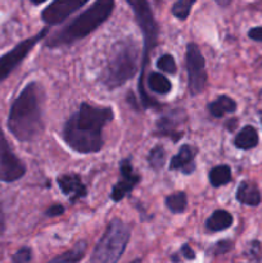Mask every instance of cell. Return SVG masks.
I'll return each instance as SVG.
<instances>
[{
  "mask_svg": "<svg viewBox=\"0 0 262 263\" xmlns=\"http://www.w3.org/2000/svg\"><path fill=\"white\" fill-rule=\"evenodd\" d=\"M113 120L112 108L82 103L79 110L67 120L63 139L77 153H97L103 148V128Z\"/></svg>",
  "mask_w": 262,
  "mask_h": 263,
  "instance_id": "cell-1",
  "label": "cell"
},
{
  "mask_svg": "<svg viewBox=\"0 0 262 263\" xmlns=\"http://www.w3.org/2000/svg\"><path fill=\"white\" fill-rule=\"evenodd\" d=\"M43 90L38 82L23 87L13 102L8 116V128L17 140L31 141L44 130Z\"/></svg>",
  "mask_w": 262,
  "mask_h": 263,
  "instance_id": "cell-2",
  "label": "cell"
},
{
  "mask_svg": "<svg viewBox=\"0 0 262 263\" xmlns=\"http://www.w3.org/2000/svg\"><path fill=\"white\" fill-rule=\"evenodd\" d=\"M113 8H115L113 0H98L66 27L62 28L59 32L54 33L45 45L48 48H59V46L71 45L86 37L108 20V17L112 14Z\"/></svg>",
  "mask_w": 262,
  "mask_h": 263,
  "instance_id": "cell-3",
  "label": "cell"
},
{
  "mask_svg": "<svg viewBox=\"0 0 262 263\" xmlns=\"http://www.w3.org/2000/svg\"><path fill=\"white\" fill-rule=\"evenodd\" d=\"M139 67V48L131 39L116 43L103 73V84L108 89H117L135 76Z\"/></svg>",
  "mask_w": 262,
  "mask_h": 263,
  "instance_id": "cell-4",
  "label": "cell"
},
{
  "mask_svg": "<svg viewBox=\"0 0 262 263\" xmlns=\"http://www.w3.org/2000/svg\"><path fill=\"white\" fill-rule=\"evenodd\" d=\"M128 5L134 9L135 18L138 25L140 26L144 36V55L141 62V72L140 79H139V94H140L141 105L144 108H154L159 107L157 100L149 97L144 89V82H145V68L148 64V57L152 49L154 48L157 43V35H158V26H157L154 15L152 13L151 7L145 0H127Z\"/></svg>",
  "mask_w": 262,
  "mask_h": 263,
  "instance_id": "cell-5",
  "label": "cell"
},
{
  "mask_svg": "<svg viewBox=\"0 0 262 263\" xmlns=\"http://www.w3.org/2000/svg\"><path fill=\"white\" fill-rule=\"evenodd\" d=\"M131 229L120 218H113L92 251L91 263H117L127 247Z\"/></svg>",
  "mask_w": 262,
  "mask_h": 263,
  "instance_id": "cell-6",
  "label": "cell"
},
{
  "mask_svg": "<svg viewBox=\"0 0 262 263\" xmlns=\"http://www.w3.org/2000/svg\"><path fill=\"white\" fill-rule=\"evenodd\" d=\"M204 57L197 44L189 43L186 46V69L189 80V90L192 95H198L204 90L207 82Z\"/></svg>",
  "mask_w": 262,
  "mask_h": 263,
  "instance_id": "cell-7",
  "label": "cell"
},
{
  "mask_svg": "<svg viewBox=\"0 0 262 263\" xmlns=\"http://www.w3.org/2000/svg\"><path fill=\"white\" fill-rule=\"evenodd\" d=\"M48 33V30L44 28L41 30L40 33L32 36L30 39H26L22 43H20L18 45H15L12 50L8 51L7 54L0 57V82L4 81L21 63H22L23 59L30 54V51L32 50L33 46L44 37V36Z\"/></svg>",
  "mask_w": 262,
  "mask_h": 263,
  "instance_id": "cell-8",
  "label": "cell"
},
{
  "mask_svg": "<svg viewBox=\"0 0 262 263\" xmlns=\"http://www.w3.org/2000/svg\"><path fill=\"white\" fill-rule=\"evenodd\" d=\"M26 174L23 162L13 153L9 143L0 128V181L14 182Z\"/></svg>",
  "mask_w": 262,
  "mask_h": 263,
  "instance_id": "cell-9",
  "label": "cell"
},
{
  "mask_svg": "<svg viewBox=\"0 0 262 263\" xmlns=\"http://www.w3.org/2000/svg\"><path fill=\"white\" fill-rule=\"evenodd\" d=\"M86 0H57L49 4L41 13V18L48 25H58L67 17L86 4Z\"/></svg>",
  "mask_w": 262,
  "mask_h": 263,
  "instance_id": "cell-10",
  "label": "cell"
},
{
  "mask_svg": "<svg viewBox=\"0 0 262 263\" xmlns=\"http://www.w3.org/2000/svg\"><path fill=\"white\" fill-rule=\"evenodd\" d=\"M120 171L121 175H122V179L113 186L112 194H110V198H112L115 202L122 200L126 195L130 194V193L133 192L135 185L140 181V176L134 171L130 159H123V161L121 162Z\"/></svg>",
  "mask_w": 262,
  "mask_h": 263,
  "instance_id": "cell-11",
  "label": "cell"
},
{
  "mask_svg": "<svg viewBox=\"0 0 262 263\" xmlns=\"http://www.w3.org/2000/svg\"><path fill=\"white\" fill-rule=\"evenodd\" d=\"M57 182H58L59 189L62 190L64 195L69 198L72 202H74L79 198L86 197L87 190L85 187V185L82 184L81 177L76 174H67L62 175L57 179Z\"/></svg>",
  "mask_w": 262,
  "mask_h": 263,
  "instance_id": "cell-12",
  "label": "cell"
},
{
  "mask_svg": "<svg viewBox=\"0 0 262 263\" xmlns=\"http://www.w3.org/2000/svg\"><path fill=\"white\" fill-rule=\"evenodd\" d=\"M194 151L190 145H182L179 153L170 162V170H180L184 174L189 175L195 170Z\"/></svg>",
  "mask_w": 262,
  "mask_h": 263,
  "instance_id": "cell-13",
  "label": "cell"
},
{
  "mask_svg": "<svg viewBox=\"0 0 262 263\" xmlns=\"http://www.w3.org/2000/svg\"><path fill=\"white\" fill-rule=\"evenodd\" d=\"M236 199L241 204L256 207V205L261 203V193H259L256 184L249 181H243L240 182L238 190H236Z\"/></svg>",
  "mask_w": 262,
  "mask_h": 263,
  "instance_id": "cell-14",
  "label": "cell"
},
{
  "mask_svg": "<svg viewBox=\"0 0 262 263\" xmlns=\"http://www.w3.org/2000/svg\"><path fill=\"white\" fill-rule=\"evenodd\" d=\"M179 123L172 116L169 117H161L157 121V131L156 134L159 136H169L174 141H177L184 134L177 128Z\"/></svg>",
  "mask_w": 262,
  "mask_h": 263,
  "instance_id": "cell-15",
  "label": "cell"
},
{
  "mask_svg": "<svg viewBox=\"0 0 262 263\" xmlns=\"http://www.w3.org/2000/svg\"><path fill=\"white\" fill-rule=\"evenodd\" d=\"M257 144H258V134H257L256 128L252 126H246L244 128H241L240 133L235 136V140H234V145L243 151L256 148Z\"/></svg>",
  "mask_w": 262,
  "mask_h": 263,
  "instance_id": "cell-16",
  "label": "cell"
},
{
  "mask_svg": "<svg viewBox=\"0 0 262 263\" xmlns=\"http://www.w3.org/2000/svg\"><path fill=\"white\" fill-rule=\"evenodd\" d=\"M233 225V216L223 210H217L210 216L205 226L210 231H222Z\"/></svg>",
  "mask_w": 262,
  "mask_h": 263,
  "instance_id": "cell-17",
  "label": "cell"
},
{
  "mask_svg": "<svg viewBox=\"0 0 262 263\" xmlns=\"http://www.w3.org/2000/svg\"><path fill=\"white\" fill-rule=\"evenodd\" d=\"M86 241H79L73 248L64 252V253L59 254V256H57L55 258H53L48 263H79L82 258H84L85 253H86Z\"/></svg>",
  "mask_w": 262,
  "mask_h": 263,
  "instance_id": "cell-18",
  "label": "cell"
},
{
  "mask_svg": "<svg viewBox=\"0 0 262 263\" xmlns=\"http://www.w3.org/2000/svg\"><path fill=\"white\" fill-rule=\"evenodd\" d=\"M210 113L213 117H222L225 113H234L236 110V103L226 95H221L215 102H211L208 105Z\"/></svg>",
  "mask_w": 262,
  "mask_h": 263,
  "instance_id": "cell-19",
  "label": "cell"
},
{
  "mask_svg": "<svg viewBox=\"0 0 262 263\" xmlns=\"http://www.w3.org/2000/svg\"><path fill=\"white\" fill-rule=\"evenodd\" d=\"M231 181V170L226 164L213 167L210 171V182L213 187H220Z\"/></svg>",
  "mask_w": 262,
  "mask_h": 263,
  "instance_id": "cell-20",
  "label": "cell"
},
{
  "mask_svg": "<svg viewBox=\"0 0 262 263\" xmlns=\"http://www.w3.org/2000/svg\"><path fill=\"white\" fill-rule=\"evenodd\" d=\"M148 85L152 91L159 92V94H167L171 90V82L158 72H152L148 76Z\"/></svg>",
  "mask_w": 262,
  "mask_h": 263,
  "instance_id": "cell-21",
  "label": "cell"
},
{
  "mask_svg": "<svg viewBox=\"0 0 262 263\" xmlns=\"http://www.w3.org/2000/svg\"><path fill=\"white\" fill-rule=\"evenodd\" d=\"M188 199L184 192H177L166 198V205L172 213H182L186 208Z\"/></svg>",
  "mask_w": 262,
  "mask_h": 263,
  "instance_id": "cell-22",
  "label": "cell"
},
{
  "mask_svg": "<svg viewBox=\"0 0 262 263\" xmlns=\"http://www.w3.org/2000/svg\"><path fill=\"white\" fill-rule=\"evenodd\" d=\"M194 3V0H180V2L175 3L171 8V12L174 14V17L181 21L186 20Z\"/></svg>",
  "mask_w": 262,
  "mask_h": 263,
  "instance_id": "cell-23",
  "label": "cell"
},
{
  "mask_svg": "<svg viewBox=\"0 0 262 263\" xmlns=\"http://www.w3.org/2000/svg\"><path fill=\"white\" fill-rule=\"evenodd\" d=\"M164 159H166V154H164V149L162 146L153 148L148 156L149 164L154 170H161L164 164Z\"/></svg>",
  "mask_w": 262,
  "mask_h": 263,
  "instance_id": "cell-24",
  "label": "cell"
},
{
  "mask_svg": "<svg viewBox=\"0 0 262 263\" xmlns=\"http://www.w3.org/2000/svg\"><path fill=\"white\" fill-rule=\"evenodd\" d=\"M157 67L158 69H161L162 72H166V73L174 74L176 73V63H175L174 57L170 55V54H164L157 62Z\"/></svg>",
  "mask_w": 262,
  "mask_h": 263,
  "instance_id": "cell-25",
  "label": "cell"
},
{
  "mask_svg": "<svg viewBox=\"0 0 262 263\" xmlns=\"http://www.w3.org/2000/svg\"><path fill=\"white\" fill-rule=\"evenodd\" d=\"M31 258H32V251L28 247H23L13 254L12 261L13 263H28Z\"/></svg>",
  "mask_w": 262,
  "mask_h": 263,
  "instance_id": "cell-26",
  "label": "cell"
},
{
  "mask_svg": "<svg viewBox=\"0 0 262 263\" xmlns=\"http://www.w3.org/2000/svg\"><path fill=\"white\" fill-rule=\"evenodd\" d=\"M231 248H233V243L230 240H222L215 244L211 251H212L213 256H221V254H225L229 251H231Z\"/></svg>",
  "mask_w": 262,
  "mask_h": 263,
  "instance_id": "cell-27",
  "label": "cell"
},
{
  "mask_svg": "<svg viewBox=\"0 0 262 263\" xmlns=\"http://www.w3.org/2000/svg\"><path fill=\"white\" fill-rule=\"evenodd\" d=\"M64 213V208L63 205L61 204H53L45 211V216L48 217H57V216H61Z\"/></svg>",
  "mask_w": 262,
  "mask_h": 263,
  "instance_id": "cell-28",
  "label": "cell"
},
{
  "mask_svg": "<svg viewBox=\"0 0 262 263\" xmlns=\"http://www.w3.org/2000/svg\"><path fill=\"white\" fill-rule=\"evenodd\" d=\"M180 253L182 254V257H184L185 259H194L195 258V253L194 251H193L192 248H190L188 244H184V246L181 247V249H180Z\"/></svg>",
  "mask_w": 262,
  "mask_h": 263,
  "instance_id": "cell-29",
  "label": "cell"
},
{
  "mask_svg": "<svg viewBox=\"0 0 262 263\" xmlns=\"http://www.w3.org/2000/svg\"><path fill=\"white\" fill-rule=\"evenodd\" d=\"M248 36L254 41H261L262 43V27L251 28L248 32Z\"/></svg>",
  "mask_w": 262,
  "mask_h": 263,
  "instance_id": "cell-30",
  "label": "cell"
},
{
  "mask_svg": "<svg viewBox=\"0 0 262 263\" xmlns=\"http://www.w3.org/2000/svg\"><path fill=\"white\" fill-rule=\"evenodd\" d=\"M5 230V218H4V212H3L2 207H0V235L4 233Z\"/></svg>",
  "mask_w": 262,
  "mask_h": 263,
  "instance_id": "cell-31",
  "label": "cell"
},
{
  "mask_svg": "<svg viewBox=\"0 0 262 263\" xmlns=\"http://www.w3.org/2000/svg\"><path fill=\"white\" fill-rule=\"evenodd\" d=\"M229 123H230V125H229V128H230V130H234V128L236 127V120H230Z\"/></svg>",
  "mask_w": 262,
  "mask_h": 263,
  "instance_id": "cell-32",
  "label": "cell"
},
{
  "mask_svg": "<svg viewBox=\"0 0 262 263\" xmlns=\"http://www.w3.org/2000/svg\"><path fill=\"white\" fill-rule=\"evenodd\" d=\"M131 263H141V259H135V261H133V262H131Z\"/></svg>",
  "mask_w": 262,
  "mask_h": 263,
  "instance_id": "cell-33",
  "label": "cell"
},
{
  "mask_svg": "<svg viewBox=\"0 0 262 263\" xmlns=\"http://www.w3.org/2000/svg\"><path fill=\"white\" fill-rule=\"evenodd\" d=\"M261 123H262V115H261Z\"/></svg>",
  "mask_w": 262,
  "mask_h": 263,
  "instance_id": "cell-34",
  "label": "cell"
}]
</instances>
